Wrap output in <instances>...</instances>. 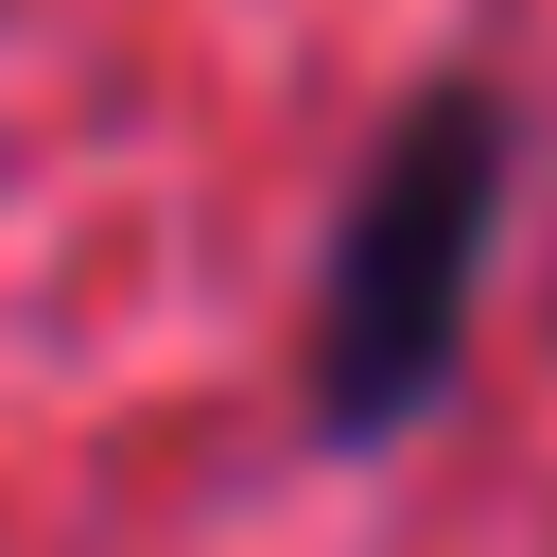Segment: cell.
Masks as SVG:
<instances>
[{"label": "cell", "instance_id": "cell-1", "mask_svg": "<svg viewBox=\"0 0 557 557\" xmlns=\"http://www.w3.org/2000/svg\"><path fill=\"white\" fill-rule=\"evenodd\" d=\"M505 191H522V104L487 70H435L331 209V278H313V435L331 453H383L453 400Z\"/></svg>", "mask_w": 557, "mask_h": 557}]
</instances>
